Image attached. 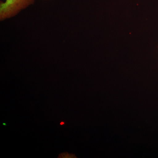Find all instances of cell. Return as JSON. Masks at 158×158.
Returning a JSON list of instances; mask_svg holds the SVG:
<instances>
[{
  "mask_svg": "<svg viewBox=\"0 0 158 158\" xmlns=\"http://www.w3.org/2000/svg\"><path fill=\"white\" fill-rule=\"evenodd\" d=\"M35 0H6L0 3V20L4 21L17 15L34 5Z\"/></svg>",
  "mask_w": 158,
  "mask_h": 158,
  "instance_id": "cell-1",
  "label": "cell"
},
{
  "mask_svg": "<svg viewBox=\"0 0 158 158\" xmlns=\"http://www.w3.org/2000/svg\"><path fill=\"white\" fill-rule=\"evenodd\" d=\"M64 124H65V123H64V122L62 121L60 123V125H63Z\"/></svg>",
  "mask_w": 158,
  "mask_h": 158,
  "instance_id": "cell-2",
  "label": "cell"
},
{
  "mask_svg": "<svg viewBox=\"0 0 158 158\" xmlns=\"http://www.w3.org/2000/svg\"><path fill=\"white\" fill-rule=\"evenodd\" d=\"M43 1H49V0H43Z\"/></svg>",
  "mask_w": 158,
  "mask_h": 158,
  "instance_id": "cell-3",
  "label": "cell"
}]
</instances>
